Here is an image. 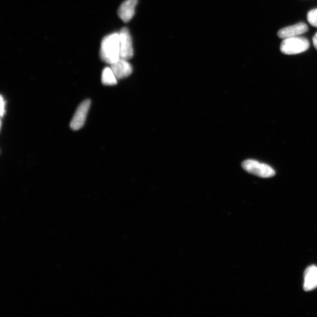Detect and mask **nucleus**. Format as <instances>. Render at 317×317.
Wrapping results in <instances>:
<instances>
[{
	"label": "nucleus",
	"instance_id": "f257e3e1",
	"mask_svg": "<svg viewBox=\"0 0 317 317\" xmlns=\"http://www.w3.org/2000/svg\"><path fill=\"white\" fill-rule=\"evenodd\" d=\"M100 57L105 63L110 65L119 59V32H114L105 36L101 42Z\"/></svg>",
	"mask_w": 317,
	"mask_h": 317
},
{
	"label": "nucleus",
	"instance_id": "f03ea898",
	"mask_svg": "<svg viewBox=\"0 0 317 317\" xmlns=\"http://www.w3.org/2000/svg\"><path fill=\"white\" fill-rule=\"evenodd\" d=\"M309 47L307 39L300 36L283 39L280 46V51L286 55H296L304 53Z\"/></svg>",
	"mask_w": 317,
	"mask_h": 317
},
{
	"label": "nucleus",
	"instance_id": "7ed1b4c3",
	"mask_svg": "<svg viewBox=\"0 0 317 317\" xmlns=\"http://www.w3.org/2000/svg\"><path fill=\"white\" fill-rule=\"evenodd\" d=\"M242 167L247 172L262 178L271 177L276 174L275 170L270 166L256 160H245L242 163Z\"/></svg>",
	"mask_w": 317,
	"mask_h": 317
},
{
	"label": "nucleus",
	"instance_id": "20e7f679",
	"mask_svg": "<svg viewBox=\"0 0 317 317\" xmlns=\"http://www.w3.org/2000/svg\"><path fill=\"white\" fill-rule=\"evenodd\" d=\"M120 44V58L130 60L133 56L132 40L129 31L126 27L119 32Z\"/></svg>",
	"mask_w": 317,
	"mask_h": 317
},
{
	"label": "nucleus",
	"instance_id": "39448f33",
	"mask_svg": "<svg viewBox=\"0 0 317 317\" xmlns=\"http://www.w3.org/2000/svg\"><path fill=\"white\" fill-rule=\"evenodd\" d=\"M91 102L89 100H85L80 104L70 123L71 129L78 130L81 129L84 125L87 115L90 107Z\"/></svg>",
	"mask_w": 317,
	"mask_h": 317
},
{
	"label": "nucleus",
	"instance_id": "423d86ee",
	"mask_svg": "<svg viewBox=\"0 0 317 317\" xmlns=\"http://www.w3.org/2000/svg\"><path fill=\"white\" fill-rule=\"evenodd\" d=\"M308 30L307 24L304 23H299L281 29L278 32V36L279 38L282 39L294 37V36H298L305 34L308 31Z\"/></svg>",
	"mask_w": 317,
	"mask_h": 317
},
{
	"label": "nucleus",
	"instance_id": "0eeeda50",
	"mask_svg": "<svg viewBox=\"0 0 317 317\" xmlns=\"http://www.w3.org/2000/svg\"><path fill=\"white\" fill-rule=\"evenodd\" d=\"M110 67L118 79L126 78L132 72V67L129 62L121 58L111 64Z\"/></svg>",
	"mask_w": 317,
	"mask_h": 317
},
{
	"label": "nucleus",
	"instance_id": "6e6552de",
	"mask_svg": "<svg viewBox=\"0 0 317 317\" xmlns=\"http://www.w3.org/2000/svg\"><path fill=\"white\" fill-rule=\"evenodd\" d=\"M138 3V0H126L120 6L118 14L123 22L127 23L132 20L135 14V8Z\"/></svg>",
	"mask_w": 317,
	"mask_h": 317
},
{
	"label": "nucleus",
	"instance_id": "1a4fd4ad",
	"mask_svg": "<svg viewBox=\"0 0 317 317\" xmlns=\"http://www.w3.org/2000/svg\"><path fill=\"white\" fill-rule=\"evenodd\" d=\"M303 288L305 291H312L317 288L316 266H309V267L305 269Z\"/></svg>",
	"mask_w": 317,
	"mask_h": 317
},
{
	"label": "nucleus",
	"instance_id": "9d476101",
	"mask_svg": "<svg viewBox=\"0 0 317 317\" xmlns=\"http://www.w3.org/2000/svg\"><path fill=\"white\" fill-rule=\"evenodd\" d=\"M101 81L105 85L112 86L117 84L118 79L111 67H106L102 73Z\"/></svg>",
	"mask_w": 317,
	"mask_h": 317
},
{
	"label": "nucleus",
	"instance_id": "9b49d317",
	"mask_svg": "<svg viewBox=\"0 0 317 317\" xmlns=\"http://www.w3.org/2000/svg\"><path fill=\"white\" fill-rule=\"evenodd\" d=\"M307 20L312 26L317 28V9L312 10L308 12Z\"/></svg>",
	"mask_w": 317,
	"mask_h": 317
},
{
	"label": "nucleus",
	"instance_id": "f8f14e48",
	"mask_svg": "<svg viewBox=\"0 0 317 317\" xmlns=\"http://www.w3.org/2000/svg\"><path fill=\"white\" fill-rule=\"evenodd\" d=\"M6 113V102L3 99V96H1V116L3 117Z\"/></svg>",
	"mask_w": 317,
	"mask_h": 317
},
{
	"label": "nucleus",
	"instance_id": "ddd939ff",
	"mask_svg": "<svg viewBox=\"0 0 317 317\" xmlns=\"http://www.w3.org/2000/svg\"><path fill=\"white\" fill-rule=\"evenodd\" d=\"M313 45H314L315 48L317 50V32L314 35V37L312 39Z\"/></svg>",
	"mask_w": 317,
	"mask_h": 317
}]
</instances>
